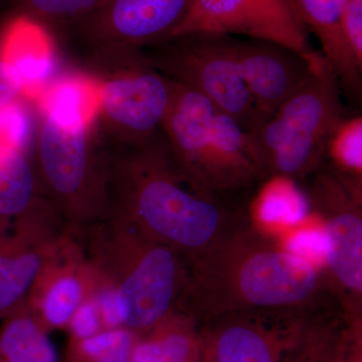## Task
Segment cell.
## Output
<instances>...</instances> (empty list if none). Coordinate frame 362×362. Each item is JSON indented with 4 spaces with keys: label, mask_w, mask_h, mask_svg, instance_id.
<instances>
[{
    "label": "cell",
    "mask_w": 362,
    "mask_h": 362,
    "mask_svg": "<svg viewBox=\"0 0 362 362\" xmlns=\"http://www.w3.org/2000/svg\"></svg>",
    "instance_id": "d6a6232c"
},
{
    "label": "cell",
    "mask_w": 362,
    "mask_h": 362,
    "mask_svg": "<svg viewBox=\"0 0 362 362\" xmlns=\"http://www.w3.org/2000/svg\"><path fill=\"white\" fill-rule=\"evenodd\" d=\"M23 96L20 76L2 56L0 49V110L16 103Z\"/></svg>",
    "instance_id": "f1b7e54d"
},
{
    "label": "cell",
    "mask_w": 362,
    "mask_h": 362,
    "mask_svg": "<svg viewBox=\"0 0 362 362\" xmlns=\"http://www.w3.org/2000/svg\"><path fill=\"white\" fill-rule=\"evenodd\" d=\"M280 312H243L218 317L202 335V362H283L299 331L275 325Z\"/></svg>",
    "instance_id": "9a60e30c"
},
{
    "label": "cell",
    "mask_w": 362,
    "mask_h": 362,
    "mask_svg": "<svg viewBox=\"0 0 362 362\" xmlns=\"http://www.w3.org/2000/svg\"><path fill=\"white\" fill-rule=\"evenodd\" d=\"M292 254L296 255L312 264L314 267L324 262L325 264V242L323 233L317 232H305L292 237L287 246H285Z\"/></svg>",
    "instance_id": "83f0119b"
},
{
    "label": "cell",
    "mask_w": 362,
    "mask_h": 362,
    "mask_svg": "<svg viewBox=\"0 0 362 362\" xmlns=\"http://www.w3.org/2000/svg\"><path fill=\"white\" fill-rule=\"evenodd\" d=\"M197 320L180 307L149 329L137 333L130 362H202Z\"/></svg>",
    "instance_id": "ac0fdd59"
},
{
    "label": "cell",
    "mask_w": 362,
    "mask_h": 362,
    "mask_svg": "<svg viewBox=\"0 0 362 362\" xmlns=\"http://www.w3.org/2000/svg\"><path fill=\"white\" fill-rule=\"evenodd\" d=\"M347 362H362L361 354V333L356 338L354 350L350 352V357Z\"/></svg>",
    "instance_id": "f546056e"
},
{
    "label": "cell",
    "mask_w": 362,
    "mask_h": 362,
    "mask_svg": "<svg viewBox=\"0 0 362 362\" xmlns=\"http://www.w3.org/2000/svg\"><path fill=\"white\" fill-rule=\"evenodd\" d=\"M343 37L362 68V0H349L341 18Z\"/></svg>",
    "instance_id": "4316f807"
},
{
    "label": "cell",
    "mask_w": 362,
    "mask_h": 362,
    "mask_svg": "<svg viewBox=\"0 0 362 362\" xmlns=\"http://www.w3.org/2000/svg\"><path fill=\"white\" fill-rule=\"evenodd\" d=\"M147 47L150 51L142 52L162 75L199 93L247 132L251 129L254 110L240 71L237 40L230 35H187Z\"/></svg>",
    "instance_id": "ba28073f"
},
{
    "label": "cell",
    "mask_w": 362,
    "mask_h": 362,
    "mask_svg": "<svg viewBox=\"0 0 362 362\" xmlns=\"http://www.w3.org/2000/svg\"><path fill=\"white\" fill-rule=\"evenodd\" d=\"M311 204L324 223L325 265L349 322L361 320V183L337 173L317 175Z\"/></svg>",
    "instance_id": "9c48e42d"
},
{
    "label": "cell",
    "mask_w": 362,
    "mask_h": 362,
    "mask_svg": "<svg viewBox=\"0 0 362 362\" xmlns=\"http://www.w3.org/2000/svg\"><path fill=\"white\" fill-rule=\"evenodd\" d=\"M192 0H106L70 23L90 57L144 49L170 39L187 18Z\"/></svg>",
    "instance_id": "8fae6325"
},
{
    "label": "cell",
    "mask_w": 362,
    "mask_h": 362,
    "mask_svg": "<svg viewBox=\"0 0 362 362\" xmlns=\"http://www.w3.org/2000/svg\"><path fill=\"white\" fill-rule=\"evenodd\" d=\"M74 233L113 293L121 327L143 332L180 307L189 271L175 250L117 216Z\"/></svg>",
    "instance_id": "3957f363"
},
{
    "label": "cell",
    "mask_w": 362,
    "mask_h": 362,
    "mask_svg": "<svg viewBox=\"0 0 362 362\" xmlns=\"http://www.w3.org/2000/svg\"><path fill=\"white\" fill-rule=\"evenodd\" d=\"M136 337L134 331L120 327L85 339H69L65 362H130Z\"/></svg>",
    "instance_id": "44dd1931"
},
{
    "label": "cell",
    "mask_w": 362,
    "mask_h": 362,
    "mask_svg": "<svg viewBox=\"0 0 362 362\" xmlns=\"http://www.w3.org/2000/svg\"><path fill=\"white\" fill-rule=\"evenodd\" d=\"M49 334L25 301L1 321L0 357L13 362H59Z\"/></svg>",
    "instance_id": "ffe728a7"
},
{
    "label": "cell",
    "mask_w": 362,
    "mask_h": 362,
    "mask_svg": "<svg viewBox=\"0 0 362 362\" xmlns=\"http://www.w3.org/2000/svg\"><path fill=\"white\" fill-rule=\"evenodd\" d=\"M242 35L310 54L306 28L290 0H192L173 37Z\"/></svg>",
    "instance_id": "7c38bea8"
},
{
    "label": "cell",
    "mask_w": 362,
    "mask_h": 362,
    "mask_svg": "<svg viewBox=\"0 0 362 362\" xmlns=\"http://www.w3.org/2000/svg\"><path fill=\"white\" fill-rule=\"evenodd\" d=\"M71 230L49 202L13 221H0V322L23 304Z\"/></svg>",
    "instance_id": "30bf717a"
},
{
    "label": "cell",
    "mask_w": 362,
    "mask_h": 362,
    "mask_svg": "<svg viewBox=\"0 0 362 362\" xmlns=\"http://www.w3.org/2000/svg\"><path fill=\"white\" fill-rule=\"evenodd\" d=\"M286 195H267L259 209L262 220L267 223H283L286 225H294L303 220L307 213L305 202L301 197L292 194L285 202Z\"/></svg>",
    "instance_id": "d4e9b609"
},
{
    "label": "cell",
    "mask_w": 362,
    "mask_h": 362,
    "mask_svg": "<svg viewBox=\"0 0 362 362\" xmlns=\"http://www.w3.org/2000/svg\"><path fill=\"white\" fill-rule=\"evenodd\" d=\"M339 86L327 59L315 52L308 81L263 125L247 132L266 175L301 180L318 168L343 117Z\"/></svg>",
    "instance_id": "8992f818"
},
{
    "label": "cell",
    "mask_w": 362,
    "mask_h": 362,
    "mask_svg": "<svg viewBox=\"0 0 362 362\" xmlns=\"http://www.w3.org/2000/svg\"><path fill=\"white\" fill-rule=\"evenodd\" d=\"M106 0H16L18 18L39 23H65L84 18Z\"/></svg>",
    "instance_id": "603a6c76"
},
{
    "label": "cell",
    "mask_w": 362,
    "mask_h": 362,
    "mask_svg": "<svg viewBox=\"0 0 362 362\" xmlns=\"http://www.w3.org/2000/svg\"><path fill=\"white\" fill-rule=\"evenodd\" d=\"M180 307L197 320L243 312L304 314L326 292L316 267L245 223L194 259Z\"/></svg>",
    "instance_id": "7a4b0ae2"
},
{
    "label": "cell",
    "mask_w": 362,
    "mask_h": 362,
    "mask_svg": "<svg viewBox=\"0 0 362 362\" xmlns=\"http://www.w3.org/2000/svg\"><path fill=\"white\" fill-rule=\"evenodd\" d=\"M326 153L337 168V175L345 180L361 182V116L351 118L342 117L329 136Z\"/></svg>",
    "instance_id": "7402d4cb"
},
{
    "label": "cell",
    "mask_w": 362,
    "mask_h": 362,
    "mask_svg": "<svg viewBox=\"0 0 362 362\" xmlns=\"http://www.w3.org/2000/svg\"><path fill=\"white\" fill-rule=\"evenodd\" d=\"M315 52L302 54L283 45L254 40H237L240 71L251 96L252 127L263 125L286 100L308 81Z\"/></svg>",
    "instance_id": "4fadbf2b"
},
{
    "label": "cell",
    "mask_w": 362,
    "mask_h": 362,
    "mask_svg": "<svg viewBox=\"0 0 362 362\" xmlns=\"http://www.w3.org/2000/svg\"><path fill=\"white\" fill-rule=\"evenodd\" d=\"M108 216L175 250L187 266L247 221L181 168L161 129L138 144L103 143Z\"/></svg>",
    "instance_id": "6da1fadb"
},
{
    "label": "cell",
    "mask_w": 362,
    "mask_h": 362,
    "mask_svg": "<svg viewBox=\"0 0 362 362\" xmlns=\"http://www.w3.org/2000/svg\"><path fill=\"white\" fill-rule=\"evenodd\" d=\"M40 110L33 168L40 194L69 230H84L109 214L103 145L82 114Z\"/></svg>",
    "instance_id": "277c9868"
},
{
    "label": "cell",
    "mask_w": 362,
    "mask_h": 362,
    "mask_svg": "<svg viewBox=\"0 0 362 362\" xmlns=\"http://www.w3.org/2000/svg\"><path fill=\"white\" fill-rule=\"evenodd\" d=\"M0 362H13V361H6V359H4V358H2V357H0Z\"/></svg>",
    "instance_id": "1f68e13d"
},
{
    "label": "cell",
    "mask_w": 362,
    "mask_h": 362,
    "mask_svg": "<svg viewBox=\"0 0 362 362\" xmlns=\"http://www.w3.org/2000/svg\"><path fill=\"white\" fill-rule=\"evenodd\" d=\"M349 0H290L305 28L320 42L323 56L341 84L354 96L361 94L362 68L357 64L343 37V9Z\"/></svg>",
    "instance_id": "2e32d148"
},
{
    "label": "cell",
    "mask_w": 362,
    "mask_h": 362,
    "mask_svg": "<svg viewBox=\"0 0 362 362\" xmlns=\"http://www.w3.org/2000/svg\"><path fill=\"white\" fill-rule=\"evenodd\" d=\"M99 90L94 126L102 142L142 143L157 134L168 112L173 81L156 70L141 49L90 57Z\"/></svg>",
    "instance_id": "52a82bcc"
},
{
    "label": "cell",
    "mask_w": 362,
    "mask_h": 362,
    "mask_svg": "<svg viewBox=\"0 0 362 362\" xmlns=\"http://www.w3.org/2000/svg\"><path fill=\"white\" fill-rule=\"evenodd\" d=\"M0 49L20 76L23 96L37 100L54 82L51 80L56 64L51 44L33 23L18 18L6 26Z\"/></svg>",
    "instance_id": "e0dca14e"
},
{
    "label": "cell",
    "mask_w": 362,
    "mask_h": 362,
    "mask_svg": "<svg viewBox=\"0 0 362 362\" xmlns=\"http://www.w3.org/2000/svg\"><path fill=\"white\" fill-rule=\"evenodd\" d=\"M291 362H324L321 357H317L316 352H307L303 356H299Z\"/></svg>",
    "instance_id": "4dcf8cb0"
},
{
    "label": "cell",
    "mask_w": 362,
    "mask_h": 362,
    "mask_svg": "<svg viewBox=\"0 0 362 362\" xmlns=\"http://www.w3.org/2000/svg\"><path fill=\"white\" fill-rule=\"evenodd\" d=\"M161 132L181 168L214 194L239 192L266 176L251 135L206 98L173 81Z\"/></svg>",
    "instance_id": "5b68a950"
},
{
    "label": "cell",
    "mask_w": 362,
    "mask_h": 362,
    "mask_svg": "<svg viewBox=\"0 0 362 362\" xmlns=\"http://www.w3.org/2000/svg\"><path fill=\"white\" fill-rule=\"evenodd\" d=\"M95 272L75 233L40 274L26 298L37 320L47 333L66 329L71 316L92 294Z\"/></svg>",
    "instance_id": "5bb4252c"
},
{
    "label": "cell",
    "mask_w": 362,
    "mask_h": 362,
    "mask_svg": "<svg viewBox=\"0 0 362 362\" xmlns=\"http://www.w3.org/2000/svg\"><path fill=\"white\" fill-rule=\"evenodd\" d=\"M33 136L32 116L21 99L0 110V143L13 145L28 154Z\"/></svg>",
    "instance_id": "cb8c5ba5"
},
{
    "label": "cell",
    "mask_w": 362,
    "mask_h": 362,
    "mask_svg": "<svg viewBox=\"0 0 362 362\" xmlns=\"http://www.w3.org/2000/svg\"><path fill=\"white\" fill-rule=\"evenodd\" d=\"M66 330L70 334L69 339L74 340L95 337L105 330L101 312L93 292L71 316Z\"/></svg>",
    "instance_id": "484cf974"
},
{
    "label": "cell",
    "mask_w": 362,
    "mask_h": 362,
    "mask_svg": "<svg viewBox=\"0 0 362 362\" xmlns=\"http://www.w3.org/2000/svg\"><path fill=\"white\" fill-rule=\"evenodd\" d=\"M44 199L28 154L0 143V221H13Z\"/></svg>",
    "instance_id": "d6986e66"
}]
</instances>
